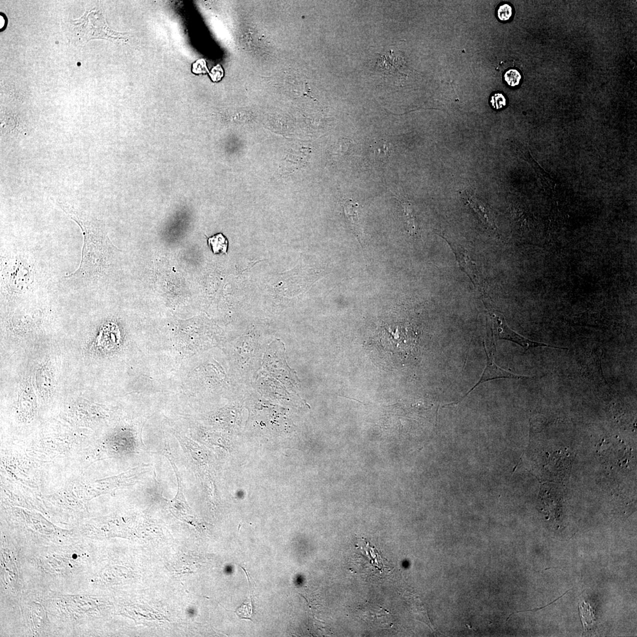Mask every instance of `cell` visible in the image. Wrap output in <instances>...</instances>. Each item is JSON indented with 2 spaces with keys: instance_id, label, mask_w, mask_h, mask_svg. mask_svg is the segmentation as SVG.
Here are the masks:
<instances>
[{
  "instance_id": "cell-1",
  "label": "cell",
  "mask_w": 637,
  "mask_h": 637,
  "mask_svg": "<svg viewBox=\"0 0 637 637\" xmlns=\"http://www.w3.org/2000/svg\"><path fill=\"white\" fill-rule=\"evenodd\" d=\"M60 208L80 226L84 242L80 266L66 278L92 280L100 274L103 266L105 238L100 222L70 206L60 204Z\"/></svg>"
},
{
  "instance_id": "cell-2",
  "label": "cell",
  "mask_w": 637,
  "mask_h": 637,
  "mask_svg": "<svg viewBox=\"0 0 637 637\" xmlns=\"http://www.w3.org/2000/svg\"><path fill=\"white\" fill-rule=\"evenodd\" d=\"M396 334L395 336L394 332H390L388 336L384 334L379 338L378 342L377 341L376 347L380 352H386V356L406 358L411 356L416 349V336L406 328L399 330L396 328Z\"/></svg>"
},
{
  "instance_id": "cell-3",
  "label": "cell",
  "mask_w": 637,
  "mask_h": 637,
  "mask_svg": "<svg viewBox=\"0 0 637 637\" xmlns=\"http://www.w3.org/2000/svg\"><path fill=\"white\" fill-rule=\"evenodd\" d=\"M162 453L166 458H168L170 465L172 466L173 470L175 472L176 475L177 482H178V490H177L176 497L169 502L170 510L175 515V516L178 518L179 520L192 524L195 520V517L193 514L191 508H190L188 503H187L184 494V488L182 484V480H180L178 470L176 464L175 460H174L172 452L170 450L169 442H166Z\"/></svg>"
},
{
  "instance_id": "cell-4",
  "label": "cell",
  "mask_w": 637,
  "mask_h": 637,
  "mask_svg": "<svg viewBox=\"0 0 637 637\" xmlns=\"http://www.w3.org/2000/svg\"><path fill=\"white\" fill-rule=\"evenodd\" d=\"M494 318L495 334L498 340L512 341V342L520 344V346L526 350L530 349V348L537 347L560 348L550 346L547 344L534 342V341L530 340L520 336V334L515 332L508 326L504 316H502V315L501 316H496L494 314Z\"/></svg>"
},
{
  "instance_id": "cell-5",
  "label": "cell",
  "mask_w": 637,
  "mask_h": 637,
  "mask_svg": "<svg viewBox=\"0 0 637 637\" xmlns=\"http://www.w3.org/2000/svg\"><path fill=\"white\" fill-rule=\"evenodd\" d=\"M486 353L488 360L487 365L485 368L484 373H482V376L480 377V380H479L478 382L476 384L474 388L470 390L468 394H466L464 396L462 397L460 402L464 400L465 397L467 396L469 394H470L472 392V390H474L475 388H477L478 386H480L481 384L488 382V380L502 378H528V377L515 375V374L508 372V371L506 370L501 368L500 367H499L494 362V350H492V352L490 354H488L487 352Z\"/></svg>"
},
{
  "instance_id": "cell-6",
  "label": "cell",
  "mask_w": 637,
  "mask_h": 637,
  "mask_svg": "<svg viewBox=\"0 0 637 637\" xmlns=\"http://www.w3.org/2000/svg\"><path fill=\"white\" fill-rule=\"evenodd\" d=\"M344 211L346 224L360 244L363 245L365 242V234L360 218V205L352 200H346L344 202Z\"/></svg>"
},
{
  "instance_id": "cell-7",
  "label": "cell",
  "mask_w": 637,
  "mask_h": 637,
  "mask_svg": "<svg viewBox=\"0 0 637 637\" xmlns=\"http://www.w3.org/2000/svg\"><path fill=\"white\" fill-rule=\"evenodd\" d=\"M392 146L386 140L376 141L370 146V152L373 160L376 162H386L392 154Z\"/></svg>"
},
{
  "instance_id": "cell-8",
  "label": "cell",
  "mask_w": 637,
  "mask_h": 637,
  "mask_svg": "<svg viewBox=\"0 0 637 637\" xmlns=\"http://www.w3.org/2000/svg\"><path fill=\"white\" fill-rule=\"evenodd\" d=\"M208 242L209 247L214 254H226L228 252V241L222 233H218L208 238Z\"/></svg>"
},
{
  "instance_id": "cell-9",
  "label": "cell",
  "mask_w": 637,
  "mask_h": 637,
  "mask_svg": "<svg viewBox=\"0 0 637 637\" xmlns=\"http://www.w3.org/2000/svg\"><path fill=\"white\" fill-rule=\"evenodd\" d=\"M496 16L498 20L507 22L510 20L514 14V9L510 3L502 2L496 9Z\"/></svg>"
},
{
  "instance_id": "cell-10",
  "label": "cell",
  "mask_w": 637,
  "mask_h": 637,
  "mask_svg": "<svg viewBox=\"0 0 637 637\" xmlns=\"http://www.w3.org/2000/svg\"><path fill=\"white\" fill-rule=\"evenodd\" d=\"M522 80L520 72L516 68H510L506 71L504 74V80L508 86L517 87L520 84Z\"/></svg>"
},
{
  "instance_id": "cell-11",
  "label": "cell",
  "mask_w": 637,
  "mask_h": 637,
  "mask_svg": "<svg viewBox=\"0 0 637 637\" xmlns=\"http://www.w3.org/2000/svg\"><path fill=\"white\" fill-rule=\"evenodd\" d=\"M466 198H467V202L469 205L470 206L471 208L474 209L476 212H477L485 222L488 223L490 226H492V223L488 221V216L486 214V212L484 208L478 201L474 196L470 194L467 192H466Z\"/></svg>"
},
{
  "instance_id": "cell-12",
  "label": "cell",
  "mask_w": 637,
  "mask_h": 637,
  "mask_svg": "<svg viewBox=\"0 0 637 637\" xmlns=\"http://www.w3.org/2000/svg\"><path fill=\"white\" fill-rule=\"evenodd\" d=\"M402 206L404 212L406 220V224L408 226V230L410 234L415 235L416 233V228L415 225V218L412 214V210L411 204L408 202H400Z\"/></svg>"
},
{
  "instance_id": "cell-13",
  "label": "cell",
  "mask_w": 637,
  "mask_h": 637,
  "mask_svg": "<svg viewBox=\"0 0 637 637\" xmlns=\"http://www.w3.org/2000/svg\"><path fill=\"white\" fill-rule=\"evenodd\" d=\"M489 104L495 110L503 109L507 104V98L502 92H494L489 98Z\"/></svg>"
},
{
  "instance_id": "cell-14",
  "label": "cell",
  "mask_w": 637,
  "mask_h": 637,
  "mask_svg": "<svg viewBox=\"0 0 637 637\" xmlns=\"http://www.w3.org/2000/svg\"><path fill=\"white\" fill-rule=\"evenodd\" d=\"M580 614L581 618L584 626V628L588 625L592 624L594 622V616L591 610L590 606L588 604L582 602L580 606Z\"/></svg>"
},
{
  "instance_id": "cell-15",
  "label": "cell",
  "mask_w": 637,
  "mask_h": 637,
  "mask_svg": "<svg viewBox=\"0 0 637 637\" xmlns=\"http://www.w3.org/2000/svg\"><path fill=\"white\" fill-rule=\"evenodd\" d=\"M252 612H254V610H252V600L251 598L240 606L236 610V613L240 619L252 620L251 617L254 614Z\"/></svg>"
},
{
  "instance_id": "cell-16",
  "label": "cell",
  "mask_w": 637,
  "mask_h": 637,
  "mask_svg": "<svg viewBox=\"0 0 637 637\" xmlns=\"http://www.w3.org/2000/svg\"><path fill=\"white\" fill-rule=\"evenodd\" d=\"M210 75L213 81L218 82L221 80L223 76V70L220 66L218 65L213 68L212 73L210 74Z\"/></svg>"
}]
</instances>
